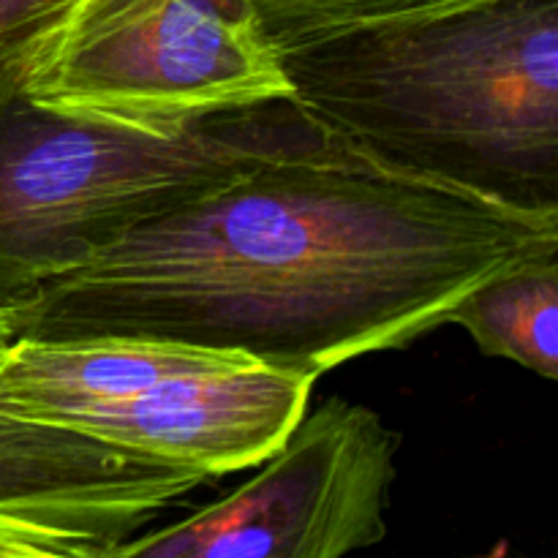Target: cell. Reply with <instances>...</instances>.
I'll return each mask as SVG.
<instances>
[{"label": "cell", "instance_id": "cell-1", "mask_svg": "<svg viewBox=\"0 0 558 558\" xmlns=\"http://www.w3.org/2000/svg\"><path fill=\"white\" fill-rule=\"evenodd\" d=\"M558 256V210L390 167L330 134L134 229L5 311L11 336L161 338L319 379Z\"/></svg>", "mask_w": 558, "mask_h": 558}, {"label": "cell", "instance_id": "cell-2", "mask_svg": "<svg viewBox=\"0 0 558 558\" xmlns=\"http://www.w3.org/2000/svg\"><path fill=\"white\" fill-rule=\"evenodd\" d=\"M294 98L412 174L558 210V0H474L281 49Z\"/></svg>", "mask_w": 558, "mask_h": 558}, {"label": "cell", "instance_id": "cell-3", "mask_svg": "<svg viewBox=\"0 0 558 558\" xmlns=\"http://www.w3.org/2000/svg\"><path fill=\"white\" fill-rule=\"evenodd\" d=\"M330 134L298 98L213 114L174 134L65 118L25 90L5 98L0 311L134 229Z\"/></svg>", "mask_w": 558, "mask_h": 558}, {"label": "cell", "instance_id": "cell-4", "mask_svg": "<svg viewBox=\"0 0 558 558\" xmlns=\"http://www.w3.org/2000/svg\"><path fill=\"white\" fill-rule=\"evenodd\" d=\"M25 96L65 118L174 134L294 93L251 0H85Z\"/></svg>", "mask_w": 558, "mask_h": 558}, {"label": "cell", "instance_id": "cell-5", "mask_svg": "<svg viewBox=\"0 0 558 558\" xmlns=\"http://www.w3.org/2000/svg\"><path fill=\"white\" fill-rule=\"evenodd\" d=\"M401 436L374 409L327 398L245 483L96 558H347L387 537Z\"/></svg>", "mask_w": 558, "mask_h": 558}, {"label": "cell", "instance_id": "cell-6", "mask_svg": "<svg viewBox=\"0 0 558 558\" xmlns=\"http://www.w3.org/2000/svg\"><path fill=\"white\" fill-rule=\"evenodd\" d=\"M11 327L0 311V347ZM210 474L0 412V539L96 558L134 537Z\"/></svg>", "mask_w": 558, "mask_h": 558}, {"label": "cell", "instance_id": "cell-7", "mask_svg": "<svg viewBox=\"0 0 558 558\" xmlns=\"http://www.w3.org/2000/svg\"><path fill=\"white\" fill-rule=\"evenodd\" d=\"M314 385L311 376L245 363L80 409L60 428L218 480L272 456L308 412Z\"/></svg>", "mask_w": 558, "mask_h": 558}, {"label": "cell", "instance_id": "cell-8", "mask_svg": "<svg viewBox=\"0 0 558 558\" xmlns=\"http://www.w3.org/2000/svg\"><path fill=\"white\" fill-rule=\"evenodd\" d=\"M256 363L161 338L11 336L0 347V412L44 425L189 374Z\"/></svg>", "mask_w": 558, "mask_h": 558}, {"label": "cell", "instance_id": "cell-9", "mask_svg": "<svg viewBox=\"0 0 558 558\" xmlns=\"http://www.w3.org/2000/svg\"><path fill=\"white\" fill-rule=\"evenodd\" d=\"M480 352L558 379V256L512 267L469 292L447 316Z\"/></svg>", "mask_w": 558, "mask_h": 558}, {"label": "cell", "instance_id": "cell-10", "mask_svg": "<svg viewBox=\"0 0 558 558\" xmlns=\"http://www.w3.org/2000/svg\"><path fill=\"white\" fill-rule=\"evenodd\" d=\"M474 0H251L276 49L365 22L452 9Z\"/></svg>", "mask_w": 558, "mask_h": 558}, {"label": "cell", "instance_id": "cell-11", "mask_svg": "<svg viewBox=\"0 0 558 558\" xmlns=\"http://www.w3.org/2000/svg\"><path fill=\"white\" fill-rule=\"evenodd\" d=\"M85 0H0V101L27 87Z\"/></svg>", "mask_w": 558, "mask_h": 558}, {"label": "cell", "instance_id": "cell-12", "mask_svg": "<svg viewBox=\"0 0 558 558\" xmlns=\"http://www.w3.org/2000/svg\"><path fill=\"white\" fill-rule=\"evenodd\" d=\"M0 558H76V556L58 554V550H49V548H36V545L3 543V539H0Z\"/></svg>", "mask_w": 558, "mask_h": 558}, {"label": "cell", "instance_id": "cell-13", "mask_svg": "<svg viewBox=\"0 0 558 558\" xmlns=\"http://www.w3.org/2000/svg\"><path fill=\"white\" fill-rule=\"evenodd\" d=\"M507 554H510V545H507L505 539H501V543L496 545V548H490L488 554H485V556H480V558H507Z\"/></svg>", "mask_w": 558, "mask_h": 558}]
</instances>
